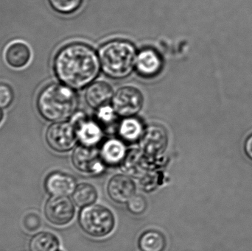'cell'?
Returning a JSON list of instances; mask_svg holds the SVG:
<instances>
[{"label":"cell","mask_w":252,"mask_h":251,"mask_svg":"<svg viewBox=\"0 0 252 251\" xmlns=\"http://www.w3.org/2000/svg\"><path fill=\"white\" fill-rule=\"evenodd\" d=\"M98 55L87 44L74 43L59 50L54 60L56 76L74 89L90 85L100 70Z\"/></svg>","instance_id":"6da1fadb"},{"label":"cell","mask_w":252,"mask_h":251,"mask_svg":"<svg viewBox=\"0 0 252 251\" xmlns=\"http://www.w3.org/2000/svg\"><path fill=\"white\" fill-rule=\"evenodd\" d=\"M76 93L66 85L53 84L44 87L38 96L40 114L50 122H63L73 116L78 108Z\"/></svg>","instance_id":"7a4b0ae2"},{"label":"cell","mask_w":252,"mask_h":251,"mask_svg":"<svg viewBox=\"0 0 252 251\" xmlns=\"http://www.w3.org/2000/svg\"><path fill=\"white\" fill-rule=\"evenodd\" d=\"M136 50L128 41L115 40L103 44L98 52L100 67L113 79L129 76L135 68Z\"/></svg>","instance_id":"3957f363"},{"label":"cell","mask_w":252,"mask_h":251,"mask_svg":"<svg viewBox=\"0 0 252 251\" xmlns=\"http://www.w3.org/2000/svg\"><path fill=\"white\" fill-rule=\"evenodd\" d=\"M81 229L93 238H104L110 235L116 225L113 212L100 204L83 208L79 214Z\"/></svg>","instance_id":"277c9868"},{"label":"cell","mask_w":252,"mask_h":251,"mask_svg":"<svg viewBox=\"0 0 252 251\" xmlns=\"http://www.w3.org/2000/svg\"><path fill=\"white\" fill-rule=\"evenodd\" d=\"M45 219L55 226H66L75 215L74 202L66 196H50L43 208Z\"/></svg>","instance_id":"5b68a950"},{"label":"cell","mask_w":252,"mask_h":251,"mask_svg":"<svg viewBox=\"0 0 252 251\" xmlns=\"http://www.w3.org/2000/svg\"><path fill=\"white\" fill-rule=\"evenodd\" d=\"M76 129L73 124L60 122L50 125L46 132V141L49 147L57 152L63 153L73 149L76 144Z\"/></svg>","instance_id":"8992f818"},{"label":"cell","mask_w":252,"mask_h":251,"mask_svg":"<svg viewBox=\"0 0 252 251\" xmlns=\"http://www.w3.org/2000/svg\"><path fill=\"white\" fill-rule=\"evenodd\" d=\"M112 107L117 114L124 117H132L137 114L142 106L144 99L139 89L132 86L120 88L112 100Z\"/></svg>","instance_id":"52a82bcc"},{"label":"cell","mask_w":252,"mask_h":251,"mask_svg":"<svg viewBox=\"0 0 252 251\" xmlns=\"http://www.w3.org/2000/svg\"><path fill=\"white\" fill-rule=\"evenodd\" d=\"M72 162L77 170L88 175L100 173L106 166L98 149L83 144L74 150Z\"/></svg>","instance_id":"ba28073f"},{"label":"cell","mask_w":252,"mask_h":251,"mask_svg":"<svg viewBox=\"0 0 252 251\" xmlns=\"http://www.w3.org/2000/svg\"><path fill=\"white\" fill-rule=\"evenodd\" d=\"M168 141L167 131L163 127L151 125L143 131L139 141V149L151 159H157L167 150Z\"/></svg>","instance_id":"9c48e42d"},{"label":"cell","mask_w":252,"mask_h":251,"mask_svg":"<svg viewBox=\"0 0 252 251\" xmlns=\"http://www.w3.org/2000/svg\"><path fill=\"white\" fill-rule=\"evenodd\" d=\"M157 164V159L148 157L140 149H131L127 151L120 167L126 175L140 179Z\"/></svg>","instance_id":"30bf717a"},{"label":"cell","mask_w":252,"mask_h":251,"mask_svg":"<svg viewBox=\"0 0 252 251\" xmlns=\"http://www.w3.org/2000/svg\"><path fill=\"white\" fill-rule=\"evenodd\" d=\"M76 180L70 174L62 171H53L44 180V191L50 196H68L73 193Z\"/></svg>","instance_id":"8fae6325"},{"label":"cell","mask_w":252,"mask_h":251,"mask_svg":"<svg viewBox=\"0 0 252 251\" xmlns=\"http://www.w3.org/2000/svg\"><path fill=\"white\" fill-rule=\"evenodd\" d=\"M136 193V183L126 174H117L108 182V195L115 203H127Z\"/></svg>","instance_id":"7c38bea8"},{"label":"cell","mask_w":252,"mask_h":251,"mask_svg":"<svg viewBox=\"0 0 252 251\" xmlns=\"http://www.w3.org/2000/svg\"><path fill=\"white\" fill-rule=\"evenodd\" d=\"M73 125L76 129L78 139L83 145L95 147L101 141L103 131L94 121L78 117Z\"/></svg>","instance_id":"4fadbf2b"},{"label":"cell","mask_w":252,"mask_h":251,"mask_svg":"<svg viewBox=\"0 0 252 251\" xmlns=\"http://www.w3.org/2000/svg\"><path fill=\"white\" fill-rule=\"evenodd\" d=\"M161 62L159 55L151 49L142 50L136 56L135 68L138 73L143 77L155 76L161 71Z\"/></svg>","instance_id":"5bb4252c"},{"label":"cell","mask_w":252,"mask_h":251,"mask_svg":"<svg viewBox=\"0 0 252 251\" xmlns=\"http://www.w3.org/2000/svg\"><path fill=\"white\" fill-rule=\"evenodd\" d=\"M113 96V89L109 84L103 81H97L89 85L85 98L91 107L98 109L106 106L112 100Z\"/></svg>","instance_id":"9a60e30c"},{"label":"cell","mask_w":252,"mask_h":251,"mask_svg":"<svg viewBox=\"0 0 252 251\" xmlns=\"http://www.w3.org/2000/svg\"><path fill=\"white\" fill-rule=\"evenodd\" d=\"M4 58L11 67L15 69L25 67L31 59V49L25 43L15 41L6 49Z\"/></svg>","instance_id":"2e32d148"},{"label":"cell","mask_w":252,"mask_h":251,"mask_svg":"<svg viewBox=\"0 0 252 251\" xmlns=\"http://www.w3.org/2000/svg\"><path fill=\"white\" fill-rule=\"evenodd\" d=\"M100 151L105 165L111 167L121 165L127 153L126 146L118 139L108 140L102 146Z\"/></svg>","instance_id":"e0dca14e"},{"label":"cell","mask_w":252,"mask_h":251,"mask_svg":"<svg viewBox=\"0 0 252 251\" xmlns=\"http://www.w3.org/2000/svg\"><path fill=\"white\" fill-rule=\"evenodd\" d=\"M61 242L57 235L48 231H38L30 238L29 251H56L60 249Z\"/></svg>","instance_id":"ac0fdd59"},{"label":"cell","mask_w":252,"mask_h":251,"mask_svg":"<svg viewBox=\"0 0 252 251\" xmlns=\"http://www.w3.org/2000/svg\"><path fill=\"white\" fill-rule=\"evenodd\" d=\"M167 246L165 235L158 230H147L138 240V246L141 251H164Z\"/></svg>","instance_id":"d6986e66"},{"label":"cell","mask_w":252,"mask_h":251,"mask_svg":"<svg viewBox=\"0 0 252 251\" xmlns=\"http://www.w3.org/2000/svg\"><path fill=\"white\" fill-rule=\"evenodd\" d=\"M72 201L79 208H85L94 204L98 198L97 189L89 183L78 184L72 194Z\"/></svg>","instance_id":"ffe728a7"},{"label":"cell","mask_w":252,"mask_h":251,"mask_svg":"<svg viewBox=\"0 0 252 251\" xmlns=\"http://www.w3.org/2000/svg\"><path fill=\"white\" fill-rule=\"evenodd\" d=\"M143 131L142 123L133 117H127L124 119L119 128V134L121 138L128 142L140 139Z\"/></svg>","instance_id":"44dd1931"},{"label":"cell","mask_w":252,"mask_h":251,"mask_svg":"<svg viewBox=\"0 0 252 251\" xmlns=\"http://www.w3.org/2000/svg\"><path fill=\"white\" fill-rule=\"evenodd\" d=\"M163 175L159 164L153 167L150 170L140 178L141 188L147 193L155 191L161 184H162Z\"/></svg>","instance_id":"7402d4cb"},{"label":"cell","mask_w":252,"mask_h":251,"mask_svg":"<svg viewBox=\"0 0 252 251\" xmlns=\"http://www.w3.org/2000/svg\"><path fill=\"white\" fill-rule=\"evenodd\" d=\"M49 2L56 11L68 14L73 13L80 7L81 0H49Z\"/></svg>","instance_id":"603a6c76"},{"label":"cell","mask_w":252,"mask_h":251,"mask_svg":"<svg viewBox=\"0 0 252 251\" xmlns=\"http://www.w3.org/2000/svg\"><path fill=\"white\" fill-rule=\"evenodd\" d=\"M127 209L133 215H141L148 209V201L145 196L140 194L133 195L127 203Z\"/></svg>","instance_id":"cb8c5ba5"},{"label":"cell","mask_w":252,"mask_h":251,"mask_svg":"<svg viewBox=\"0 0 252 251\" xmlns=\"http://www.w3.org/2000/svg\"><path fill=\"white\" fill-rule=\"evenodd\" d=\"M117 113L113 107L106 106L99 108L97 118L104 125H111L116 120Z\"/></svg>","instance_id":"d4e9b609"},{"label":"cell","mask_w":252,"mask_h":251,"mask_svg":"<svg viewBox=\"0 0 252 251\" xmlns=\"http://www.w3.org/2000/svg\"><path fill=\"white\" fill-rule=\"evenodd\" d=\"M14 94L10 85L0 83V107H9L13 103Z\"/></svg>","instance_id":"484cf974"},{"label":"cell","mask_w":252,"mask_h":251,"mask_svg":"<svg viewBox=\"0 0 252 251\" xmlns=\"http://www.w3.org/2000/svg\"><path fill=\"white\" fill-rule=\"evenodd\" d=\"M244 151L247 157L252 161V134L248 136L244 144Z\"/></svg>","instance_id":"4316f807"},{"label":"cell","mask_w":252,"mask_h":251,"mask_svg":"<svg viewBox=\"0 0 252 251\" xmlns=\"http://www.w3.org/2000/svg\"><path fill=\"white\" fill-rule=\"evenodd\" d=\"M3 119H4V113H3L2 111L0 109V124L2 122Z\"/></svg>","instance_id":"83f0119b"},{"label":"cell","mask_w":252,"mask_h":251,"mask_svg":"<svg viewBox=\"0 0 252 251\" xmlns=\"http://www.w3.org/2000/svg\"><path fill=\"white\" fill-rule=\"evenodd\" d=\"M56 251H63L61 250V249H59V250H57Z\"/></svg>","instance_id":"f1b7e54d"}]
</instances>
